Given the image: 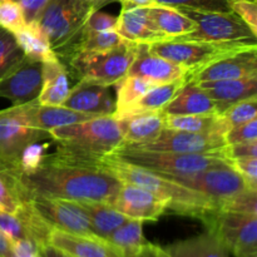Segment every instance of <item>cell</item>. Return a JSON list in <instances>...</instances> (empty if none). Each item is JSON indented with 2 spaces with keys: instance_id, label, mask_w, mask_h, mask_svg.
<instances>
[{
  "instance_id": "603a6c76",
  "label": "cell",
  "mask_w": 257,
  "mask_h": 257,
  "mask_svg": "<svg viewBox=\"0 0 257 257\" xmlns=\"http://www.w3.org/2000/svg\"><path fill=\"white\" fill-rule=\"evenodd\" d=\"M70 88L68 68L59 58L42 63V90L38 97L40 105H63Z\"/></svg>"
},
{
  "instance_id": "d590c367",
  "label": "cell",
  "mask_w": 257,
  "mask_h": 257,
  "mask_svg": "<svg viewBox=\"0 0 257 257\" xmlns=\"http://www.w3.org/2000/svg\"><path fill=\"white\" fill-rule=\"evenodd\" d=\"M24 57L14 34L0 28V79Z\"/></svg>"
},
{
  "instance_id": "e575fe53",
  "label": "cell",
  "mask_w": 257,
  "mask_h": 257,
  "mask_svg": "<svg viewBox=\"0 0 257 257\" xmlns=\"http://www.w3.org/2000/svg\"><path fill=\"white\" fill-rule=\"evenodd\" d=\"M24 201L14 173L0 167V210L17 213Z\"/></svg>"
},
{
  "instance_id": "f1b7e54d",
  "label": "cell",
  "mask_w": 257,
  "mask_h": 257,
  "mask_svg": "<svg viewBox=\"0 0 257 257\" xmlns=\"http://www.w3.org/2000/svg\"><path fill=\"white\" fill-rule=\"evenodd\" d=\"M166 128L195 133H212L225 137L230 130L227 120L221 113L190 115H166Z\"/></svg>"
},
{
  "instance_id": "9c48e42d",
  "label": "cell",
  "mask_w": 257,
  "mask_h": 257,
  "mask_svg": "<svg viewBox=\"0 0 257 257\" xmlns=\"http://www.w3.org/2000/svg\"><path fill=\"white\" fill-rule=\"evenodd\" d=\"M228 253L257 257V216L216 210L202 221Z\"/></svg>"
},
{
  "instance_id": "836d02e7",
  "label": "cell",
  "mask_w": 257,
  "mask_h": 257,
  "mask_svg": "<svg viewBox=\"0 0 257 257\" xmlns=\"http://www.w3.org/2000/svg\"><path fill=\"white\" fill-rule=\"evenodd\" d=\"M124 42L122 37L115 30H107V32H84L82 29L79 38L74 43L69 52L60 57L59 59H64L68 55L78 52H104V50L113 49Z\"/></svg>"
},
{
  "instance_id": "7dc6e473",
  "label": "cell",
  "mask_w": 257,
  "mask_h": 257,
  "mask_svg": "<svg viewBox=\"0 0 257 257\" xmlns=\"http://www.w3.org/2000/svg\"><path fill=\"white\" fill-rule=\"evenodd\" d=\"M12 257H40V248L30 240L10 241Z\"/></svg>"
},
{
  "instance_id": "8d00e7d4",
  "label": "cell",
  "mask_w": 257,
  "mask_h": 257,
  "mask_svg": "<svg viewBox=\"0 0 257 257\" xmlns=\"http://www.w3.org/2000/svg\"><path fill=\"white\" fill-rule=\"evenodd\" d=\"M218 210L226 212L243 213V215L257 216V190L242 191L218 205Z\"/></svg>"
},
{
  "instance_id": "ac0fdd59",
  "label": "cell",
  "mask_w": 257,
  "mask_h": 257,
  "mask_svg": "<svg viewBox=\"0 0 257 257\" xmlns=\"http://www.w3.org/2000/svg\"><path fill=\"white\" fill-rule=\"evenodd\" d=\"M64 107L89 113L95 115H109L114 112V100L110 94L109 85L78 80L74 87L70 88Z\"/></svg>"
},
{
  "instance_id": "d6a6232c",
  "label": "cell",
  "mask_w": 257,
  "mask_h": 257,
  "mask_svg": "<svg viewBox=\"0 0 257 257\" xmlns=\"http://www.w3.org/2000/svg\"><path fill=\"white\" fill-rule=\"evenodd\" d=\"M153 85L156 84L146 79H142L140 77H136V75H125L122 80H119L115 84V87H117V99L114 100V112L112 114L113 117H118V115L127 112Z\"/></svg>"
},
{
  "instance_id": "681fc988",
  "label": "cell",
  "mask_w": 257,
  "mask_h": 257,
  "mask_svg": "<svg viewBox=\"0 0 257 257\" xmlns=\"http://www.w3.org/2000/svg\"><path fill=\"white\" fill-rule=\"evenodd\" d=\"M128 257H170V255L166 252L165 247H161V246L147 242L138 252Z\"/></svg>"
},
{
  "instance_id": "7402d4cb",
  "label": "cell",
  "mask_w": 257,
  "mask_h": 257,
  "mask_svg": "<svg viewBox=\"0 0 257 257\" xmlns=\"http://www.w3.org/2000/svg\"><path fill=\"white\" fill-rule=\"evenodd\" d=\"M127 145H143L156 140L166 128V114L161 112H142L117 118Z\"/></svg>"
},
{
  "instance_id": "d6986e66",
  "label": "cell",
  "mask_w": 257,
  "mask_h": 257,
  "mask_svg": "<svg viewBox=\"0 0 257 257\" xmlns=\"http://www.w3.org/2000/svg\"><path fill=\"white\" fill-rule=\"evenodd\" d=\"M49 245L72 257H125L113 245L97 236L75 235L53 228Z\"/></svg>"
},
{
  "instance_id": "484cf974",
  "label": "cell",
  "mask_w": 257,
  "mask_h": 257,
  "mask_svg": "<svg viewBox=\"0 0 257 257\" xmlns=\"http://www.w3.org/2000/svg\"><path fill=\"white\" fill-rule=\"evenodd\" d=\"M170 257H228V252L221 241L210 231L176 241L165 247Z\"/></svg>"
},
{
  "instance_id": "f546056e",
  "label": "cell",
  "mask_w": 257,
  "mask_h": 257,
  "mask_svg": "<svg viewBox=\"0 0 257 257\" xmlns=\"http://www.w3.org/2000/svg\"><path fill=\"white\" fill-rule=\"evenodd\" d=\"M186 82H187V78L176 80V82L165 83V84L153 85L140 98V100L132 108L114 118H120L128 114L142 112H161L173 99V97L177 94L178 90Z\"/></svg>"
},
{
  "instance_id": "ffe728a7",
  "label": "cell",
  "mask_w": 257,
  "mask_h": 257,
  "mask_svg": "<svg viewBox=\"0 0 257 257\" xmlns=\"http://www.w3.org/2000/svg\"><path fill=\"white\" fill-rule=\"evenodd\" d=\"M115 32L124 40L135 44L150 45L166 40L151 20L148 7L122 9L118 15Z\"/></svg>"
},
{
  "instance_id": "8fae6325",
  "label": "cell",
  "mask_w": 257,
  "mask_h": 257,
  "mask_svg": "<svg viewBox=\"0 0 257 257\" xmlns=\"http://www.w3.org/2000/svg\"><path fill=\"white\" fill-rule=\"evenodd\" d=\"M170 180L207 196L217 206L222 201L251 188L245 178L228 163L213 166L192 175L172 177Z\"/></svg>"
},
{
  "instance_id": "3957f363",
  "label": "cell",
  "mask_w": 257,
  "mask_h": 257,
  "mask_svg": "<svg viewBox=\"0 0 257 257\" xmlns=\"http://www.w3.org/2000/svg\"><path fill=\"white\" fill-rule=\"evenodd\" d=\"M48 133L55 142L57 153L72 160L89 162L105 157L123 142L120 123L112 114L54 128Z\"/></svg>"
},
{
  "instance_id": "74e56055",
  "label": "cell",
  "mask_w": 257,
  "mask_h": 257,
  "mask_svg": "<svg viewBox=\"0 0 257 257\" xmlns=\"http://www.w3.org/2000/svg\"><path fill=\"white\" fill-rule=\"evenodd\" d=\"M221 114L227 120L230 128L255 119L257 118V97L240 100V102L230 105Z\"/></svg>"
},
{
  "instance_id": "4316f807",
  "label": "cell",
  "mask_w": 257,
  "mask_h": 257,
  "mask_svg": "<svg viewBox=\"0 0 257 257\" xmlns=\"http://www.w3.org/2000/svg\"><path fill=\"white\" fill-rule=\"evenodd\" d=\"M78 203L87 215L93 235L97 237L105 238L128 220L110 203L98 201H79Z\"/></svg>"
},
{
  "instance_id": "1f68e13d",
  "label": "cell",
  "mask_w": 257,
  "mask_h": 257,
  "mask_svg": "<svg viewBox=\"0 0 257 257\" xmlns=\"http://www.w3.org/2000/svg\"><path fill=\"white\" fill-rule=\"evenodd\" d=\"M104 240L117 247L125 257L135 255L147 243L143 236V221L128 218Z\"/></svg>"
},
{
  "instance_id": "ba28073f",
  "label": "cell",
  "mask_w": 257,
  "mask_h": 257,
  "mask_svg": "<svg viewBox=\"0 0 257 257\" xmlns=\"http://www.w3.org/2000/svg\"><path fill=\"white\" fill-rule=\"evenodd\" d=\"M256 42H201V40L167 39L147 45L148 52L160 55L188 70V79L206 65L247 48ZM187 79V80H188Z\"/></svg>"
},
{
  "instance_id": "db71d44e",
  "label": "cell",
  "mask_w": 257,
  "mask_h": 257,
  "mask_svg": "<svg viewBox=\"0 0 257 257\" xmlns=\"http://www.w3.org/2000/svg\"><path fill=\"white\" fill-rule=\"evenodd\" d=\"M80 2L85 3L87 5H89L93 10H99L100 8L105 7L109 3L114 2V0H80Z\"/></svg>"
},
{
  "instance_id": "30bf717a",
  "label": "cell",
  "mask_w": 257,
  "mask_h": 257,
  "mask_svg": "<svg viewBox=\"0 0 257 257\" xmlns=\"http://www.w3.org/2000/svg\"><path fill=\"white\" fill-rule=\"evenodd\" d=\"M196 23V29L178 39L201 42H256V34L233 12H202L177 8Z\"/></svg>"
},
{
  "instance_id": "6da1fadb",
  "label": "cell",
  "mask_w": 257,
  "mask_h": 257,
  "mask_svg": "<svg viewBox=\"0 0 257 257\" xmlns=\"http://www.w3.org/2000/svg\"><path fill=\"white\" fill-rule=\"evenodd\" d=\"M25 200L49 197L112 202L123 183L97 162L72 160L55 152L28 172L15 175Z\"/></svg>"
},
{
  "instance_id": "c3c4849f",
  "label": "cell",
  "mask_w": 257,
  "mask_h": 257,
  "mask_svg": "<svg viewBox=\"0 0 257 257\" xmlns=\"http://www.w3.org/2000/svg\"><path fill=\"white\" fill-rule=\"evenodd\" d=\"M22 8L27 24L34 23L50 0H14Z\"/></svg>"
},
{
  "instance_id": "83f0119b",
  "label": "cell",
  "mask_w": 257,
  "mask_h": 257,
  "mask_svg": "<svg viewBox=\"0 0 257 257\" xmlns=\"http://www.w3.org/2000/svg\"><path fill=\"white\" fill-rule=\"evenodd\" d=\"M95 117H99V115L78 112L64 105H40L38 103L33 112L32 124L38 130L48 132L54 128L67 127V125L84 122Z\"/></svg>"
},
{
  "instance_id": "f5cc1de1",
  "label": "cell",
  "mask_w": 257,
  "mask_h": 257,
  "mask_svg": "<svg viewBox=\"0 0 257 257\" xmlns=\"http://www.w3.org/2000/svg\"><path fill=\"white\" fill-rule=\"evenodd\" d=\"M0 257H12L10 241L0 232Z\"/></svg>"
},
{
  "instance_id": "8992f818",
  "label": "cell",
  "mask_w": 257,
  "mask_h": 257,
  "mask_svg": "<svg viewBox=\"0 0 257 257\" xmlns=\"http://www.w3.org/2000/svg\"><path fill=\"white\" fill-rule=\"evenodd\" d=\"M140 45L124 40L113 49L73 53L64 60H67L70 72L78 80L112 87L128 74Z\"/></svg>"
},
{
  "instance_id": "ee69618b",
  "label": "cell",
  "mask_w": 257,
  "mask_h": 257,
  "mask_svg": "<svg viewBox=\"0 0 257 257\" xmlns=\"http://www.w3.org/2000/svg\"><path fill=\"white\" fill-rule=\"evenodd\" d=\"M118 17L107 14L100 10H94L90 13L85 22L83 30L84 32H107V30H115Z\"/></svg>"
},
{
  "instance_id": "b9f144b4",
  "label": "cell",
  "mask_w": 257,
  "mask_h": 257,
  "mask_svg": "<svg viewBox=\"0 0 257 257\" xmlns=\"http://www.w3.org/2000/svg\"><path fill=\"white\" fill-rule=\"evenodd\" d=\"M230 9L257 35V0H231Z\"/></svg>"
},
{
  "instance_id": "7c38bea8",
  "label": "cell",
  "mask_w": 257,
  "mask_h": 257,
  "mask_svg": "<svg viewBox=\"0 0 257 257\" xmlns=\"http://www.w3.org/2000/svg\"><path fill=\"white\" fill-rule=\"evenodd\" d=\"M122 145V143H120ZM127 145V143H123ZM151 151L177 153H216L226 146L225 137L212 133H195L165 128L156 140L143 145H127Z\"/></svg>"
},
{
  "instance_id": "9a60e30c",
  "label": "cell",
  "mask_w": 257,
  "mask_h": 257,
  "mask_svg": "<svg viewBox=\"0 0 257 257\" xmlns=\"http://www.w3.org/2000/svg\"><path fill=\"white\" fill-rule=\"evenodd\" d=\"M110 205L128 218L155 222L167 212L170 202L140 186L123 183Z\"/></svg>"
},
{
  "instance_id": "4fadbf2b",
  "label": "cell",
  "mask_w": 257,
  "mask_h": 257,
  "mask_svg": "<svg viewBox=\"0 0 257 257\" xmlns=\"http://www.w3.org/2000/svg\"><path fill=\"white\" fill-rule=\"evenodd\" d=\"M42 90V63L24 57L0 79V98L13 105L38 99Z\"/></svg>"
},
{
  "instance_id": "f907efd6",
  "label": "cell",
  "mask_w": 257,
  "mask_h": 257,
  "mask_svg": "<svg viewBox=\"0 0 257 257\" xmlns=\"http://www.w3.org/2000/svg\"><path fill=\"white\" fill-rule=\"evenodd\" d=\"M40 256L42 257H72L68 253L63 252L59 248L54 247L52 245H45L40 248Z\"/></svg>"
},
{
  "instance_id": "44dd1931",
  "label": "cell",
  "mask_w": 257,
  "mask_h": 257,
  "mask_svg": "<svg viewBox=\"0 0 257 257\" xmlns=\"http://www.w3.org/2000/svg\"><path fill=\"white\" fill-rule=\"evenodd\" d=\"M197 84L212 98L218 113L225 112L230 105L240 100L257 97V75L240 79L207 80L198 82Z\"/></svg>"
},
{
  "instance_id": "60d3db41",
  "label": "cell",
  "mask_w": 257,
  "mask_h": 257,
  "mask_svg": "<svg viewBox=\"0 0 257 257\" xmlns=\"http://www.w3.org/2000/svg\"><path fill=\"white\" fill-rule=\"evenodd\" d=\"M0 232L9 241L30 240L27 227L18 213H10L0 210Z\"/></svg>"
},
{
  "instance_id": "cb8c5ba5",
  "label": "cell",
  "mask_w": 257,
  "mask_h": 257,
  "mask_svg": "<svg viewBox=\"0 0 257 257\" xmlns=\"http://www.w3.org/2000/svg\"><path fill=\"white\" fill-rule=\"evenodd\" d=\"M166 115H190L218 113L212 98L193 80H187L173 99L163 108Z\"/></svg>"
},
{
  "instance_id": "4dcf8cb0",
  "label": "cell",
  "mask_w": 257,
  "mask_h": 257,
  "mask_svg": "<svg viewBox=\"0 0 257 257\" xmlns=\"http://www.w3.org/2000/svg\"><path fill=\"white\" fill-rule=\"evenodd\" d=\"M14 38L22 52L29 59L43 63L57 57L54 50L50 47L48 38L34 23L27 24L24 28L14 33Z\"/></svg>"
},
{
  "instance_id": "2e32d148",
  "label": "cell",
  "mask_w": 257,
  "mask_h": 257,
  "mask_svg": "<svg viewBox=\"0 0 257 257\" xmlns=\"http://www.w3.org/2000/svg\"><path fill=\"white\" fill-rule=\"evenodd\" d=\"M257 75V45L221 58L196 72L188 80L240 79Z\"/></svg>"
},
{
  "instance_id": "7a4b0ae2",
  "label": "cell",
  "mask_w": 257,
  "mask_h": 257,
  "mask_svg": "<svg viewBox=\"0 0 257 257\" xmlns=\"http://www.w3.org/2000/svg\"><path fill=\"white\" fill-rule=\"evenodd\" d=\"M95 162L109 171L122 183L140 186L167 200L170 202L167 212L203 221L210 213L218 210L216 202L207 196L185 187L158 173L122 162L109 156H105Z\"/></svg>"
},
{
  "instance_id": "816d5d0a",
  "label": "cell",
  "mask_w": 257,
  "mask_h": 257,
  "mask_svg": "<svg viewBox=\"0 0 257 257\" xmlns=\"http://www.w3.org/2000/svg\"><path fill=\"white\" fill-rule=\"evenodd\" d=\"M122 4V9H130V8L140 7H151L156 4V0H119Z\"/></svg>"
},
{
  "instance_id": "11a10c76",
  "label": "cell",
  "mask_w": 257,
  "mask_h": 257,
  "mask_svg": "<svg viewBox=\"0 0 257 257\" xmlns=\"http://www.w3.org/2000/svg\"><path fill=\"white\" fill-rule=\"evenodd\" d=\"M40 257H42V256H40Z\"/></svg>"
},
{
  "instance_id": "e0dca14e",
  "label": "cell",
  "mask_w": 257,
  "mask_h": 257,
  "mask_svg": "<svg viewBox=\"0 0 257 257\" xmlns=\"http://www.w3.org/2000/svg\"><path fill=\"white\" fill-rule=\"evenodd\" d=\"M128 74L140 77L153 84H165L185 78L188 79L190 73L182 65L170 62L160 55L152 54L148 52L147 45L141 44Z\"/></svg>"
},
{
  "instance_id": "bcb514c9",
  "label": "cell",
  "mask_w": 257,
  "mask_h": 257,
  "mask_svg": "<svg viewBox=\"0 0 257 257\" xmlns=\"http://www.w3.org/2000/svg\"><path fill=\"white\" fill-rule=\"evenodd\" d=\"M231 166L242 176L251 188H257V158H242L231 162Z\"/></svg>"
},
{
  "instance_id": "f35d334b",
  "label": "cell",
  "mask_w": 257,
  "mask_h": 257,
  "mask_svg": "<svg viewBox=\"0 0 257 257\" xmlns=\"http://www.w3.org/2000/svg\"><path fill=\"white\" fill-rule=\"evenodd\" d=\"M27 25L22 8L14 0H0V28L12 34Z\"/></svg>"
},
{
  "instance_id": "7bdbcfd3",
  "label": "cell",
  "mask_w": 257,
  "mask_h": 257,
  "mask_svg": "<svg viewBox=\"0 0 257 257\" xmlns=\"http://www.w3.org/2000/svg\"><path fill=\"white\" fill-rule=\"evenodd\" d=\"M257 141V118L242 124L231 127L225 135L226 146L233 145V143L250 142Z\"/></svg>"
},
{
  "instance_id": "5bb4252c",
  "label": "cell",
  "mask_w": 257,
  "mask_h": 257,
  "mask_svg": "<svg viewBox=\"0 0 257 257\" xmlns=\"http://www.w3.org/2000/svg\"><path fill=\"white\" fill-rule=\"evenodd\" d=\"M29 201L43 220L53 228L75 235L94 236L87 215L75 201L49 197H33Z\"/></svg>"
},
{
  "instance_id": "277c9868",
  "label": "cell",
  "mask_w": 257,
  "mask_h": 257,
  "mask_svg": "<svg viewBox=\"0 0 257 257\" xmlns=\"http://www.w3.org/2000/svg\"><path fill=\"white\" fill-rule=\"evenodd\" d=\"M108 156L167 178L192 175L213 166L231 165L222 151L216 153H177L142 150L123 143Z\"/></svg>"
},
{
  "instance_id": "52a82bcc",
  "label": "cell",
  "mask_w": 257,
  "mask_h": 257,
  "mask_svg": "<svg viewBox=\"0 0 257 257\" xmlns=\"http://www.w3.org/2000/svg\"><path fill=\"white\" fill-rule=\"evenodd\" d=\"M92 12L94 10L80 0H50L34 24L44 33L52 49L60 58L77 42Z\"/></svg>"
},
{
  "instance_id": "f6af8a7d",
  "label": "cell",
  "mask_w": 257,
  "mask_h": 257,
  "mask_svg": "<svg viewBox=\"0 0 257 257\" xmlns=\"http://www.w3.org/2000/svg\"><path fill=\"white\" fill-rule=\"evenodd\" d=\"M222 152L230 163L242 158H257V141L227 145L223 147Z\"/></svg>"
},
{
  "instance_id": "d4e9b609",
  "label": "cell",
  "mask_w": 257,
  "mask_h": 257,
  "mask_svg": "<svg viewBox=\"0 0 257 257\" xmlns=\"http://www.w3.org/2000/svg\"><path fill=\"white\" fill-rule=\"evenodd\" d=\"M151 20L165 39L185 37L196 29V23L177 8L153 4L148 7Z\"/></svg>"
},
{
  "instance_id": "ab89813d",
  "label": "cell",
  "mask_w": 257,
  "mask_h": 257,
  "mask_svg": "<svg viewBox=\"0 0 257 257\" xmlns=\"http://www.w3.org/2000/svg\"><path fill=\"white\" fill-rule=\"evenodd\" d=\"M231 0H156V4L173 8H188L202 12H231Z\"/></svg>"
},
{
  "instance_id": "5b68a950",
  "label": "cell",
  "mask_w": 257,
  "mask_h": 257,
  "mask_svg": "<svg viewBox=\"0 0 257 257\" xmlns=\"http://www.w3.org/2000/svg\"><path fill=\"white\" fill-rule=\"evenodd\" d=\"M38 99L0 110V167L17 172L25 151L50 138L47 131L33 127L32 117Z\"/></svg>"
}]
</instances>
